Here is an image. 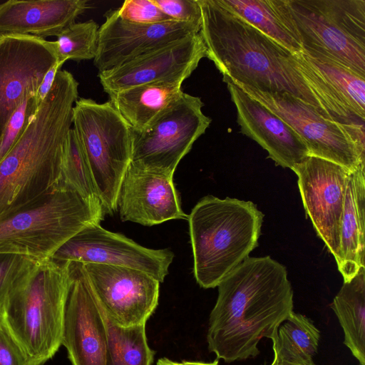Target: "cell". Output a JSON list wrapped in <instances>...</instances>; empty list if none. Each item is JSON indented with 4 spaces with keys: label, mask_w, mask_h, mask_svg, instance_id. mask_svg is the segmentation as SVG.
<instances>
[{
    "label": "cell",
    "mask_w": 365,
    "mask_h": 365,
    "mask_svg": "<svg viewBox=\"0 0 365 365\" xmlns=\"http://www.w3.org/2000/svg\"><path fill=\"white\" fill-rule=\"evenodd\" d=\"M303 48L365 78V0H287Z\"/></svg>",
    "instance_id": "obj_8"
},
{
    "label": "cell",
    "mask_w": 365,
    "mask_h": 365,
    "mask_svg": "<svg viewBox=\"0 0 365 365\" xmlns=\"http://www.w3.org/2000/svg\"><path fill=\"white\" fill-rule=\"evenodd\" d=\"M205 56V45L197 34L100 72L98 78L109 94L168 78H188Z\"/></svg>",
    "instance_id": "obj_17"
},
{
    "label": "cell",
    "mask_w": 365,
    "mask_h": 365,
    "mask_svg": "<svg viewBox=\"0 0 365 365\" xmlns=\"http://www.w3.org/2000/svg\"><path fill=\"white\" fill-rule=\"evenodd\" d=\"M83 266L97 301L113 323L122 327L146 324L158 304L159 281L130 267Z\"/></svg>",
    "instance_id": "obj_11"
},
{
    "label": "cell",
    "mask_w": 365,
    "mask_h": 365,
    "mask_svg": "<svg viewBox=\"0 0 365 365\" xmlns=\"http://www.w3.org/2000/svg\"><path fill=\"white\" fill-rule=\"evenodd\" d=\"M217 287L207 341L210 351L227 363L258 355L259 341L275 336L293 312L286 268L269 256L249 257Z\"/></svg>",
    "instance_id": "obj_2"
},
{
    "label": "cell",
    "mask_w": 365,
    "mask_h": 365,
    "mask_svg": "<svg viewBox=\"0 0 365 365\" xmlns=\"http://www.w3.org/2000/svg\"><path fill=\"white\" fill-rule=\"evenodd\" d=\"M88 6L86 0H9L0 4V35L58 37Z\"/></svg>",
    "instance_id": "obj_20"
},
{
    "label": "cell",
    "mask_w": 365,
    "mask_h": 365,
    "mask_svg": "<svg viewBox=\"0 0 365 365\" xmlns=\"http://www.w3.org/2000/svg\"><path fill=\"white\" fill-rule=\"evenodd\" d=\"M98 24L93 20L73 23L55 41L58 63L94 59L98 50Z\"/></svg>",
    "instance_id": "obj_28"
},
{
    "label": "cell",
    "mask_w": 365,
    "mask_h": 365,
    "mask_svg": "<svg viewBox=\"0 0 365 365\" xmlns=\"http://www.w3.org/2000/svg\"><path fill=\"white\" fill-rule=\"evenodd\" d=\"M292 170L298 177L306 213L337 264L340 258V222L351 172L337 163L312 155L307 156Z\"/></svg>",
    "instance_id": "obj_14"
},
{
    "label": "cell",
    "mask_w": 365,
    "mask_h": 365,
    "mask_svg": "<svg viewBox=\"0 0 365 365\" xmlns=\"http://www.w3.org/2000/svg\"><path fill=\"white\" fill-rule=\"evenodd\" d=\"M331 307L343 329L344 344L365 365V267L344 284Z\"/></svg>",
    "instance_id": "obj_24"
},
{
    "label": "cell",
    "mask_w": 365,
    "mask_h": 365,
    "mask_svg": "<svg viewBox=\"0 0 365 365\" xmlns=\"http://www.w3.org/2000/svg\"><path fill=\"white\" fill-rule=\"evenodd\" d=\"M99 27L93 64L100 72L110 70L143 54L199 34L200 26L170 21L140 24L123 20L117 9L105 14Z\"/></svg>",
    "instance_id": "obj_16"
},
{
    "label": "cell",
    "mask_w": 365,
    "mask_h": 365,
    "mask_svg": "<svg viewBox=\"0 0 365 365\" xmlns=\"http://www.w3.org/2000/svg\"><path fill=\"white\" fill-rule=\"evenodd\" d=\"M61 345L72 365H106L108 339L99 304L83 263L70 262Z\"/></svg>",
    "instance_id": "obj_15"
},
{
    "label": "cell",
    "mask_w": 365,
    "mask_h": 365,
    "mask_svg": "<svg viewBox=\"0 0 365 365\" xmlns=\"http://www.w3.org/2000/svg\"><path fill=\"white\" fill-rule=\"evenodd\" d=\"M270 365H295L292 364L287 363L284 361L281 360L278 357L274 356L273 361ZM310 365H316L314 363Z\"/></svg>",
    "instance_id": "obj_38"
},
{
    "label": "cell",
    "mask_w": 365,
    "mask_h": 365,
    "mask_svg": "<svg viewBox=\"0 0 365 365\" xmlns=\"http://www.w3.org/2000/svg\"><path fill=\"white\" fill-rule=\"evenodd\" d=\"M157 365H177V361H172L168 358H160L158 359Z\"/></svg>",
    "instance_id": "obj_37"
},
{
    "label": "cell",
    "mask_w": 365,
    "mask_h": 365,
    "mask_svg": "<svg viewBox=\"0 0 365 365\" xmlns=\"http://www.w3.org/2000/svg\"><path fill=\"white\" fill-rule=\"evenodd\" d=\"M73 129L88 161L105 214L118 208L123 178L131 162L133 130L108 101L78 99Z\"/></svg>",
    "instance_id": "obj_7"
},
{
    "label": "cell",
    "mask_w": 365,
    "mask_h": 365,
    "mask_svg": "<svg viewBox=\"0 0 365 365\" xmlns=\"http://www.w3.org/2000/svg\"><path fill=\"white\" fill-rule=\"evenodd\" d=\"M203 106L200 98L183 92L147 128L132 129L130 163L173 175L180 161L211 123Z\"/></svg>",
    "instance_id": "obj_10"
},
{
    "label": "cell",
    "mask_w": 365,
    "mask_h": 365,
    "mask_svg": "<svg viewBox=\"0 0 365 365\" xmlns=\"http://www.w3.org/2000/svg\"><path fill=\"white\" fill-rule=\"evenodd\" d=\"M62 66V64L57 62L45 75L34 96L35 103L37 107H39L45 97L50 91L53 84L56 73L61 69Z\"/></svg>",
    "instance_id": "obj_35"
},
{
    "label": "cell",
    "mask_w": 365,
    "mask_h": 365,
    "mask_svg": "<svg viewBox=\"0 0 365 365\" xmlns=\"http://www.w3.org/2000/svg\"><path fill=\"white\" fill-rule=\"evenodd\" d=\"M185 76L168 78L109 93V101L130 128L140 131L147 128L183 93Z\"/></svg>",
    "instance_id": "obj_22"
},
{
    "label": "cell",
    "mask_w": 365,
    "mask_h": 365,
    "mask_svg": "<svg viewBox=\"0 0 365 365\" xmlns=\"http://www.w3.org/2000/svg\"><path fill=\"white\" fill-rule=\"evenodd\" d=\"M222 79L236 108L240 132L267 150L277 165L292 170L309 155L305 143L291 127L231 81Z\"/></svg>",
    "instance_id": "obj_19"
},
{
    "label": "cell",
    "mask_w": 365,
    "mask_h": 365,
    "mask_svg": "<svg viewBox=\"0 0 365 365\" xmlns=\"http://www.w3.org/2000/svg\"><path fill=\"white\" fill-rule=\"evenodd\" d=\"M174 258L169 249L154 250L93 223L66 241L53 254L57 262H78L133 268L163 282Z\"/></svg>",
    "instance_id": "obj_13"
},
{
    "label": "cell",
    "mask_w": 365,
    "mask_h": 365,
    "mask_svg": "<svg viewBox=\"0 0 365 365\" xmlns=\"http://www.w3.org/2000/svg\"><path fill=\"white\" fill-rule=\"evenodd\" d=\"M160 10L175 21L201 25L198 0H153Z\"/></svg>",
    "instance_id": "obj_33"
},
{
    "label": "cell",
    "mask_w": 365,
    "mask_h": 365,
    "mask_svg": "<svg viewBox=\"0 0 365 365\" xmlns=\"http://www.w3.org/2000/svg\"><path fill=\"white\" fill-rule=\"evenodd\" d=\"M58 62L55 41L31 35H0V138L25 98L36 93Z\"/></svg>",
    "instance_id": "obj_12"
},
{
    "label": "cell",
    "mask_w": 365,
    "mask_h": 365,
    "mask_svg": "<svg viewBox=\"0 0 365 365\" xmlns=\"http://www.w3.org/2000/svg\"><path fill=\"white\" fill-rule=\"evenodd\" d=\"M264 215L251 201L207 195L188 215L193 272L203 288H214L258 245Z\"/></svg>",
    "instance_id": "obj_4"
},
{
    "label": "cell",
    "mask_w": 365,
    "mask_h": 365,
    "mask_svg": "<svg viewBox=\"0 0 365 365\" xmlns=\"http://www.w3.org/2000/svg\"><path fill=\"white\" fill-rule=\"evenodd\" d=\"M70 262L35 260L6 302L2 319L34 365L61 345Z\"/></svg>",
    "instance_id": "obj_5"
},
{
    "label": "cell",
    "mask_w": 365,
    "mask_h": 365,
    "mask_svg": "<svg viewBox=\"0 0 365 365\" xmlns=\"http://www.w3.org/2000/svg\"><path fill=\"white\" fill-rule=\"evenodd\" d=\"M198 2L202 14L199 34L205 57L222 78L264 92L287 93L330 120L361 121L343 106L301 52L292 53L216 0Z\"/></svg>",
    "instance_id": "obj_1"
},
{
    "label": "cell",
    "mask_w": 365,
    "mask_h": 365,
    "mask_svg": "<svg viewBox=\"0 0 365 365\" xmlns=\"http://www.w3.org/2000/svg\"><path fill=\"white\" fill-rule=\"evenodd\" d=\"M34 261L30 257L16 255L0 257V317L11 292Z\"/></svg>",
    "instance_id": "obj_31"
},
{
    "label": "cell",
    "mask_w": 365,
    "mask_h": 365,
    "mask_svg": "<svg viewBox=\"0 0 365 365\" xmlns=\"http://www.w3.org/2000/svg\"><path fill=\"white\" fill-rule=\"evenodd\" d=\"M34 96L31 93L25 98L6 124L0 138V162L14 145L38 110Z\"/></svg>",
    "instance_id": "obj_30"
},
{
    "label": "cell",
    "mask_w": 365,
    "mask_h": 365,
    "mask_svg": "<svg viewBox=\"0 0 365 365\" xmlns=\"http://www.w3.org/2000/svg\"><path fill=\"white\" fill-rule=\"evenodd\" d=\"M292 53L303 51L287 0H216Z\"/></svg>",
    "instance_id": "obj_23"
},
{
    "label": "cell",
    "mask_w": 365,
    "mask_h": 365,
    "mask_svg": "<svg viewBox=\"0 0 365 365\" xmlns=\"http://www.w3.org/2000/svg\"><path fill=\"white\" fill-rule=\"evenodd\" d=\"M62 180L86 197L101 204L88 161L73 128L65 146Z\"/></svg>",
    "instance_id": "obj_29"
},
{
    "label": "cell",
    "mask_w": 365,
    "mask_h": 365,
    "mask_svg": "<svg viewBox=\"0 0 365 365\" xmlns=\"http://www.w3.org/2000/svg\"><path fill=\"white\" fill-rule=\"evenodd\" d=\"M301 55L343 106L355 117L364 121L365 78L315 51L304 48Z\"/></svg>",
    "instance_id": "obj_25"
},
{
    "label": "cell",
    "mask_w": 365,
    "mask_h": 365,
    "mask_svg": "<svg viewBox=\"0 0 365 365\" xmlns=\"http://www.w3.org/2000/svg\"><path fill=\"white\" fill-rule=\"evenodd\" d=\"M118 208L123 221L152 226L187 219L173 175L137 167L130 163L121 182Z\"/></svg>",
    "instance_id": "obj_18"
},
{
    "label": "cell",
    "mask_w": 365,
    "mask_h": 365,
    "mask_svg": "<svg viewBox=\"0 0 365 365\" xmlns=\"http://www.w3.org/2000/svg\"><path fill=\"white\" fill-rule=\"evenodd\" d=\"M124 21L140 24H154L173 21L155 5L153 0H126L117 9Z\"/></svg>",
    "instance_id": "obj_32"
},
{
    "label": "cell",
    "mask_w": 365,
    "mask_h": 365,
    "mask_svg": "<svg viewBox=\"0 0 365 365\" xmlns=\"http://www.w3.org/2000/svg\"><path fill=\"white\" fill-rule=\"evenodd\" d=\"M104 215L99 202L63 183L36 203L0 216V257L51 259L66 241L86 226L100 223Z\"/></svg>",
    "instance_id": "obj_6"
},
{
    "label": "cell",
    "mask_w": 365,
    "mask_h": 365,
    "mask_svg": "<svg viewBox=\"0 0 365 365\" xmlns=\"http://www.w3.org/2000/svg\"><path fill=\"white\" fill-rule=\"evenodd\" d=\"M365 167L349 175L339 229L340 258L336 264L344 282L364 267Z\"/></svg>",
    "instance_id": "obj_21"
},
{
    "label": "cell",
    "mask_w": 365,
    "mask_h": 365,
    "mask_svg": "<svg viewBox=\"0 0 365 365\" xmlns=\"http://www.w3.org/2000/svg\"><path fill=\"white\" fill-rule=\"evenodd\" d=\"M99 307L107 331L106 365H152L155 351L148 344L146 324L118 326L110 320L100 304Z\"/></svg>",
    "instance_id": "obj_27"
},
{
    "label": "cell",
    "mask_w": 365,
    "mask_h": 365,
    "mask_svg": "<svg viewBox=\"0 0 365 365\" xmlns=\"http://www.w3.org/2000/svg\"><path fill=\"white\" fill-rule=\"evenodd\" d=\"M78 83L60 69L35 115L0 162V216L26 208L64 182L62 163Z\"/></svg>",
    "instance_id": "obj_3"
},
{
    "label": "cell",
    "mask_w": 365,
    "mask_h": 365,
    "mask_svg": "<svg viewBox=\"0 0 365 365\" xmlns=\"http://www.w3.org/2000/svg\"><path fill=\"white\" fill-rule=\"evenodd\" d=\"M231 81L280 118L305 143L309 155L337 163L351 172L365 167L364 124L330 120L287 93H269Z\"/></svg>",
    "instance_id": "obj_9"
},
{
    "label": "cell",
    "mask_w": 365,
    "mask_h": 365,
    "mask_svg": "<svg viewBox=\"0 0 365 365\" xmlns=\"http://www.w3.org/2000/svg\"><path fill=\"white\" fill-rule=\"evenodd\" d=\"M0 365H34L0 317Z\"/></svg>",
    "instance_id": "obj_34"
},
{
    "label": "cell",
    "mask_w": 365,
    "mask_h": 365,
    "mask_svg": "<svg viewBox=\"0 0 365 365\" xmlns=\"http://www.w3.org/2000/svg\"><path fill=\"white\" fill-rule=\"evenodd\" d=\"M218 360L219 359H217L213 362H210V363L182 361L181 362H177V365H218Z\"/></svg>",
    "instance_id": "obj_36"
},
{
    "label": "cell",
    "mask_w": 365,
    "mask_h": 365,
    "mask_svg": "<svg viewBox=\"0 0 365 365\" xmlns=\"http://www.w3.org/2000/svg\"><path fill=\"white\" fill-rule=\"evenodd\" d=\"M320 331L304 315L292 312L270 339L274 356L295 365L314 364Z\"/></svg>",
    "instance_id": "obj_26"
}]
</instances>
